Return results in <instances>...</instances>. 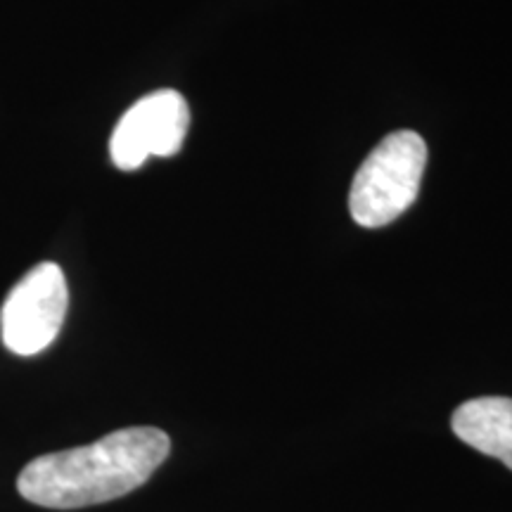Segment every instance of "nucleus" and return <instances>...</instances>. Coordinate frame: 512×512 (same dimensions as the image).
I'll return each mask as SVG.
<instances>
[{"label":"nucleus","mask_w":512,"mask_h":512,"mask_svg":"<svg viewBox=\"0 0 512 512\" xmlns=\"http://www.w3.org/2000/svg\"><path fill=\"white\" fill-rule=\"evenodd\" d=\"M169 451L171 441L157 427H126L95 444L31 460L17 489L29 503L53 510L110 503L143 486Z\"/></svg>","instance_id":"1"},{"label":"nucleus","mask_w":512,"mask_h":512,"mask_svg":"<svg viewBox=\"0 0 512 512\" xmlns=\"http://www.w3.org/2000/svg\"><path fill=\"white\" fill-rule=\"evenodd\" d=\"M425 164L427 145L415 131H396L384 138L351 185L349 209L358 226L382 228L399 219L418 200Z\"/></svg>","instance_id":"2"},{"label":"nucleus","mask_w":512,"mask_h":512,"mask_svg":"<svg viewBox=\"0 0 512 512\" xmlns=\"http://www.w3.org/2000/svg\"><path fill=\"white\" fill-rule=\"evenodd\" d=\"M69 306L62 268L46 261L24 275L0 311L3 344L17 356H36L60 335Z\"/></svg>","instance_id":"3"},{"label":"nucleus","mask_w":512,"mask_h":512,"mask_svg":"<svg viewBox=\"0 0 512 512\" xmlns=\"http://www.w3.org/2000/svg\"><path fill=\"white\" fill-rule=\"evenodd\" d=\"M190 110L181 93L157 91L119 119L110 140L112 162L121 171L140 169L147 157H174L188 136Z\"/></svg>","instance_id":"4"},{"label":"nucleus","mask_w":512,"mask_h":512,"mask_svg":"<svg viewBox=\"0 0 512 512\" xmlns=\"http://www.w3.org/2000/svg\"><path fill=\"white\" fill-rule=\"evenodd\" d=\"M451 427L460 441L512 470V399L479 396L456 408Z\"/></svg>","instance_id":"5"}]
</instances>
